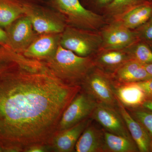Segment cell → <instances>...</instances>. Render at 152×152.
Masks as SVG:
<instances>
[{
    "label": "cell",
    "mask_w": 152,
    "mask_h": 152,
    "mask_svg": "<svg viewBox=\"0 0 152 152\" xmlns=\"http://www.w3.org/2000/svg\"><path fill=\"white\" fill-rule=\"evenodd\" d=\"M144 64L147 72L152 77V64Z\"/></svg>",
    "instance_id": "cell-30"
},
{
    "label": "cell",
    "mask_w": 152,
    "mask_h": 152,
    "mask_svg": "<svg viewBox=\"0 0 152 152\" xmlns=\"http://www.w3.org/2000/svg\"><path fill=\"white\" fill-rule=\"evenodd\" d=\"M148 43V45H149L150 48H151V49L152 50V41H150V42H147Z\"/></svg>",
    "instance_id": "cell-32"
},
{
    "label": "cell",
    "mask_w": 152,
    "mask_h": 152,
    "mask_svg": "<svg viewBox=\"0 0 152 152\" xmlns=\"http://www.w3.org/2000/svg\"><path fill=\"white\" fill-rule=\"evenodd\" d=\"M97 104L92 97L81 90L63 113L58 126V132L91 118Z\"/></svg>",
    "instance_id": "cell-6"
},
{
    "label": "cell",
    "mask_w": 152,
    "mask_h": 152,
    "mask_svg": "<svg viewBox=\"0 0 152 152\" xmlns=\"http://www.w3.org/2000/svg\"><path fill=\"white\" fill-rule=\"evenodd\" d=\"M149 149V152H152V139L150 142Z\"/></svg>",
    "instance_id": "cell-31"
},
{
    "label": "cell",
    "mask_w": 152,
    "mask_h": 152,
    "mask_svg": "<svg viewBox=\"0 0 152 152\" xmlns=\"http://www.w3.org/2000/svg\"><path fill=\"white\" fill-rule=\"evenodd\" d=\"M129 111L143 126L152 137V111L142 107L130 110Z\"/></svg>",
    "instance_id": "cell-23"
},
{
    "label": "cell",
    "mask_w": 152,
    "mask_h": 152,
    "mask_svg": "<svg viewBox=\"0 0 152 152\" xmlns=\"http://www.w3.org/2000/svg\"><path fill=\"white\" fill-rule=\"evenodd\" d=\"M50 149L49 145H35L31 146L25 150L26 152H44L48 151Z\"/></svg>",
    "instance_id": "cell-27"
},
{
    "label": "cell",
    "mask_w": 152,
    "mask_h": 152,
    "mask_svg": "<svg viewBox=\"0 0 152 152\" xmlns=\"http://www.w3.org/2000/svg\"><path fill=\"white\" fill-rule=\"evenodd\" d=\"M137 83L143 91L147 100L152 99V79Z\"/></svg>",
    "instance_id": "cell-26"
},
{
    "label": "cell",
    "mask_w": 152,
    "mask_h": 152,
    "mask_svg": "<svg viewBox=\"0 0 152 152\" xmlns=\"http://www.w3.org/2000/svg\"><path fill=\"white\" fill-rule=\"evenodd\" d=\"M45 63L57 77L71 86H81L95 67L92 57H81L58 45Z\"/></svg>",
    "instance_id": "cell-2"
},
{
    "label": "cell",
    "mask_w": 152,
    "mask_h": 152,
    "mask_svg": "<svg viewBox=\"0 0 152 152\" xmlns=\"http://www.w3.org/2000/svg\"><path fill=\"white\" fill-rule=\"evenodd\" d=\"M92 57L95 67L110 75L132 59L129 54L124 50L100 49Z\"/></svg>",
    "instance_id": "cell-13"
},
{
    "label": "cell",
    "mask_w": 152,
    "mask_h": 152,
    "mask_svg": "<svg viewBox=\"0 0 152 152\" xmlns=\"http://www.w3.org/2000/svg\"><path fill=\"white\" fill-rule=\"evenodd\" d=\"M131 57L143 64H152V50L146 42L138 41L124 49Z\"/></svg>",
    "instance_id": "cell-22"
},
{
    "label": "cell",
    "mask_w": 152,
    "mask_h": 152,
    "mask_svg": "<svg viewBox=\"0 0 152 152\" xmlns=\"http://www.w3.org/2000/svg\"><path fill=\"white\" fill-rule=\"evenodd\" d=\"M113 78L95 67L83 82L81 89L92 97L98 104L118 108V101L112 87Z\"/></svg>",
    "instance_id": "cell-5"
},
{
    "label": "cell",
    "mask_w": 152,
    "mask_h": 152,
    "mask_svg": "<svg viewBox=\"0 0 152 152\" xmlns=\"http://www.w3.org/2000/svg\"><path fill=\"white\" fill-rule=\"evenodd\" d=\"M60 45L81 57L92 56L102 48L99 31L79 28L67 26L60 39Z\"/></svg>",
    "instance_id": "cell-4"
},
{
    "label": "cell",
    "mask_w": 152,
    "mask_h": 152,
    "mask_svg": "<svg viewBox=\"0 0 152 152\" xmlns=\"http://www.w3.org/2000/svg\"><path fill=\"white\" fill-rule=\"evenodd\" d=\"M115 80L120 83H137L152 79L143 64L131 59L111 74Z\"/></svg>",
    "instance_id": "cell-16"
},
{
    "label": "cell",
    "mask_w": 152,
    "mask_h": 152,
    "mask_svg": "<svg viewBox=\"0 0 152 152\" xmlns=\"http://www.w3.org/2000/svg\"><path fill=\"white\" fill-rule=\"evenodd\" d=\"M57 45V38L54 36H42L33 41L24 54L28 58L46 59L54 53L58 48Z\"/></svg>",
    "instance_id": "cell-18"
},
{
    "label": "cell",
    "mask_w": 152,
    "mask_h": 152,
    "mask_svg": "<svg viewBox=\"0 0 152 152\" xmlns=\"http://www.w3.org/2000/svg\"><path fill=\"white\" fill-rule=\"evenodd\" d=\"M4 152V148L2 146L0 145V152Z\"/></svg>",
    "instance_id": "cell-33"
},
{
    "label": "cell",
    "mask_w": 152,
    "mask_h": 152,
    "mask_svg": "<svg viewBox=\"0 0 152 152\" xmlns=\"http://www.w3.org/2000/svg\"><path fill=\"white\" fill-rule=\"evenodd\" d=\"M52 1L64 15L68 26L99 31L108 23L105 17L85 7L80 0H53Z\"/></svg>",
    "instance_id": "cell-3"
},
{
    "label": "cell",
    "mask_w": 152,
    "mask_h": 152,
    "mask_svg": "<svg viewBox=\"0 0 152 152\" xmlns=\"http://www.w3.org/2000/svg\"><path fill=\"white\" fill-rule=\"evenodd\" d=\"M99 31L102 38L101 49L123 50L139 40L134 30L116 20L108 22Z\"/></svg>",
    "instance_id": "cell-7"
},
{
    "label": "cell",
    "mask_w": 152,
    "mask_h": 152,
    "mask_svg": "<svg viewBox=\"0 0 152 152\" xmlns=\"http://www.w3.org/2000/svg\"><path fill=\"white\" fill-rule=\"evenodd\" d=\"M0 43L7 44L9 43L7 34L0 28Z\"/></svg>",
    "instance_id": "cell-28"
},
{
    "label": "cell",
    "mask_w": 152,
    "mask_h": 152,
    "mask_svg": "<svg viewBox=\"0 0 152 152\" xmlns=\"http://www.w3.org/2000/svg\"><path fill=\"white\" fill-rule=\"evenodd\" d=\"M93 121L80 136L75 146V151L105 152L104 129L93 124Z\"/></svg>",
    "instance_id": "cell-14"
},
{
    "label": "cell",
    "mask_w": 152,
    "mask_h": 152,
    "mask_svg": "<svg viewBox=\"0 0 152 152\" xmlns=\"http://www.w3.org/2000/svg\"><path fill=\"white\" fill-rule=\"evenodd\" d=\"M142 107L152 111V99H148L145 101Z\"/></svg>",
    "instance_id": "cell-29"
},
{
    "label": "cell",
    "mask_w": 152,
    "mask_h": 152,
    "mask_svg": "<svg viewBox=\"0 0 152 152\" xmlns=\"http://www.w3.org/2000/svg\"><path fill=\"white\" fill-rule=\"evenodd\" d=\"M25 4L16 0H0V26L7 27L25 13Z\"/></svg>",
    "instance_id": "cell-21"
},
{
    "label": "cell",
    "mask_w": 152,
    "mask_h": 152,
    "mask_svg": "<svg viewBox=\"0 0 152 152\" xmlns=\"http://www.w3.org/2000/svg\"><path fill=\"white\" fill-rule=\"evenodd\" d=\"M105 152H137L138 148L134 141L104 130Z\"/></svg>",
    "instance_id": "cell-19"
},
{
    "label": "cell",
    "mask_w": 152,
    "mask_h": 152,
    "mask_svg": "<svg viewBox=\"0 0 152 152\" xmlns=\"http://www.w3.org/2000/svg\"><path fill=\"white\" fill-rule=\"evenodd\" d=\"M91 118L105 131L133 140L118 108L98 104Z\"/></svg>",
    "instance_id": "cell-8"
},
{
    "label": "cell",
    "mask_w": 152,
    "mask_h": 152,
    "mask_svg": "<svg viewBox=\"0 0 152 152\" xmlns=\"http://www.w3.org/2000/svg\"><path fill=\"white\" fill-rule=\"evenodd\" d=\"M134 30L139 40L148 42L152 41V18Z\"/></svg>",
    "instance_id": "cell-25"
},
{
    "label": "cell",
    "mask_w": 152,
    "mask_h": 152,
    "mask_svg": "<svg viewBox=\"0 0 152 152\" xmlns=\"http://www.w3.org/2000/svg\"><path fill=\"white\" fill-rule=\"evenodd\" d=\"M80 1H82V0H80Z\"/></svg>",
    "instance_id": "cell-34"
},
{
    "label": "cell",
    "mask_w": 152,
    "mask_h": 152,
    "mask_svg": "<svg viewBox=\"0 0 152 152\" xmlns=\"http://www.w3.org/2000/svg\"><path fill=\"white\" fill-rule=\"evenodd\" d=\"M117 101L118 110L124 121L133 140L138 148L139 152H149V148L152 139L151 136L118 99Z\"/></svg>",
    "instance_id": "cell-11"
},
{
    "label": "cell",
    "mask_w": 152,
    "mask_h": 152,
    "mask_svg": "<svg viewBox=\"0 0 152 152\" xmlns=\"http://www.w3.org/2000/svg\"><path fill=\"white\" fill-rule=\"evenodd\" d=\"M25 13L28 14L33 28L39 34H58L63 32L66 27L64 22L44 15L31 4L25 5Z\"/></svg>",
    "instance_id": "cell-15"
},
{
    "label": "cell",
    "mask_w": 152,
    "mask_h": 152,
    "mask_svg": "<svg viewBox=\"0 0 152 152\" xmlns=\"http://www.w3.org/2000/svg\"><path fill=\"white\" fill-rule=\"evenodd\" d=\"M112 87L117 99L128 110L142 107L147 100L145 93L137 83H120L113 78Z\"/></svg>",
    "instance_id": "cell-9"
},
{
    "label": "cell",
    "mask_w": 152,
    "mask_h": 152,
    "mask_svg": "<svg viewBox=\"0 0 152 152\" xmlns=\"http://www.w3.org/2000/svg\"><path fill=\"white\" fill-rule=\"evenodd\" d=\"M33 28L28 16L19 19L12 25L7 34L9 43L16 50L24 51L34 41Z\"/></svg>",
    "instance_id": "cell-12"
},
{
    "label": "cell",
    "mask_w": 152,
    "mask_h": 152,
    "mask_svg": "<svg viewBox=\"0 0 152 152\" xmlns=\"http://www.w3.org/2000/svg\"><path fill=\"white\" fill-rule=\"evenodd\" d=\"M151 18L152 0H148L115 20L120 22L128 28L134 30L143 25Z\"/></svg>",
    "instance_id": "cell-17"
},
{
    "label": "cell",
    "mask_w": 152,
    "mask_h": 152,
    "mask_svg": "<svg viewBox=\"0 0 152 152\" xmlns=\"http://www.w3.org/2000/svg\"><path fill=\"white\" fill-rule=\"evenodd\" d=\"M93 120L92 118L86 119L72 127L57 133L52 139L49 147L56 152L74 151L80 136Z\"/></svg>",
    "instance_id": "cell-10"
},
{
    "label": "cell",
    "mask_w": 152,
    "mask_h": 152,
    "mask_svg": "<svg viewBox=\"0 0 152 152\" xmlns=\"http://www.w3.org/2000/svg\"><path fill=\"white\" fill-rule=\"evenodd\" d=\"M113 1V0H83L81 2L85 7L95 13L101 14L103 10Z\"/></svg>",
    "instance_id": "cell-24"
},
{
    "label": "cell",
    "mask_w": 152,
    "mask_h": 152,
    "mask_svg": "<svg viewBox=\"0 0 152 152\" xmlns=\"http://www.w3.org/2000/svg\"><path fill=\"white\" fill-rule=\"evenodd\" d=\"M148 0H113L103 10L101 15L108 22L115 20L131 10L145 2Z\"/></svg>",
    "instance_id": "cell-20"
},
{
    "label": "cell",
    "mask_w": 152,
    "mask_h": 152,
    "mask_svg": "<svg viewBox=\"0 0 152 152\" xmlns=\"http://www.w3.org/2000/svg\"><path fill=\"white\" fill-rule=\"evenodd\" d=\"M81 90L63 83L37 60L1 57L0 145L5 152L49 145L63 113Z\"/></svg>",
    "instance_id": "cell-1"
}]
</instances>
